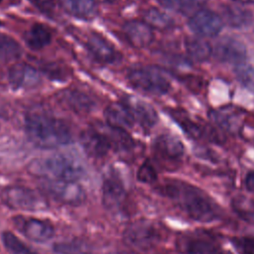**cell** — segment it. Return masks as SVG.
Here are the masks:
<instances>
[{"mask_svg": "<svg viewBox=\"0 0 254 254\" xmlns=\"http://www.w3.org/2000/svg\"><path fill=\"white\" fill-rule=\"evenodd\" d=\"M186 254H226L224 250L206 238H192L185 246Z\"/></svg>", "mask_w": 254, "mask_h": 254, "instance_id": "cell-27", "label": "cell"}, {"mask_svg": "<svg viewBox=\"0 0 254 254\" xmlns=\"http://www.w3.org/2000/svg\"><path fill=\"white\" fill-rule=\"evenodd\" d=\"M13 222L20 232L35 242H46L54 235V226L43 219L17 216Z\"/></svg>", "mask_w": 254, "mask_h": 254, "instance_id": "cell-10", "label": "cell"}, {"mask_svg": "<svg viewBox=\"0 0 254 254\" xmlns=\"http://www.w3.org/2000/svg\"><path fill=\"white\" fill-rule=\"evenodd\" d=\"M235 75L240 84L250 92L254 93V65L240 64L235 68Z\"/></svg>", "mask_w": 254, "mask_h": 254, "instance_id": "cell-30", "label": "cell"}, {"mask_svg": "<svg viewBox=\"0 0 254 254\" xmlns=\"http://www.w3.org/2000/svg\"><path fill=\"white\" fill-rule=\"evenodd\" d=\"M1 197L8 206L15 209L42 211L49 206L47 199L41 193L22 186H12L4 189Z\"/></svg>", "mask_w": 254, "mask_h": 254, "instance_id": "cell-6", "label": "cell"}, {"mask_svg": "<svg viewBox=\"0 0 254 254\" xmlns=\"http://www.w3.org/2000/svg\"><path fill=\"white\" fill-rule=\"evenodd\" d=\"M209 118L222 130L236 133L242 127V114L238 108L221 107L209 112Z\"/></svg>", "mask_w": 254, "mask_h": 254, "instance_id": "cell-17", "label": "cell"}, {"mask_svg": "<svg viewBox=\"0 0 254 254\" xmlns=\"http://www.w3.org/2000/svg\"><path fill=\"white\" fill-rule=\"evenodd\" d=\"M43 190L56 200L65 204L77 205L85 198L84 190L75 182L46 180Z\"/></svg>", "mask_w": 254, "mask_h": 254, "instance_id": "cell-7", "label": "cell"}, {"mask_svg": "<svg viewBox=\"0 0 254 254\" xmlns=\"http://www.w3.org/2000/svg\"><path fill=\"white\" fill-rule=\"evenodd\" d=\"M61 8L72 17L89 21L98 14L96 0H58Z\"/></svg>", "mask_w": 254, "mask_h": 254, "instance_id": "cell-19", "label": "cell"}, {"mask_svg": "<svg viewBox=\"0 0 254 254\" xmlns=\"http://www.w3.org/2000/svg\"><path fill=\"white\" fill-rule=\"evenodd\" d=\"M127 79L136 89L155 95L166 94L171 88V82L165 73L153 66L131 68L127 73Z\"/></svg>", "mask_w": 254, "mask_h": 254, "instance_id": "cell-5", "label": "cell"}, {"mask_svg": "<svg viewBox=\"0 0 254 254\" xmlns=\"http://www.w3.org/2000/svg\"><path fill=\"white\" fill-rule=\"evenodd\" d=\"M171 115L178 122V124L182 127V129L191 138L199 139L201 137L206 136L207 133L208 134L211 133L210 131H212V130H210V128H208L204 125H201L195 121H192L187 115L183 114L180 111L172 110Z\"/></svg>", "mask_w": 254, "mask_h": 254, "instance_id": "cell-25", "label": "cell"}, {"mask_svg": "<svg viewBox=\"0 0 254 254\" xmlns=\"http://www.w3.org/2000/svg\"><path fill=\"white\" fill-rule=\"evenodd\" d=\"M55 250L60 254H89L83 245L75 242L58 243L55 245Z\"/></svg>", "mask_w": 254, "mask_h": 254, "instance_id": "cell-32", "label": "cell"}, {"mask_svg": "<svg viewBox=\"0 0 254 254\" xmlns=\"http://www.w3.org/2000/svg\"><path fill=\"white\" fill-rule=\"evenodd\" d=\"M155 157L163 163L176 162L184 155V145L171 134H162L156 138L153 146Z\"/></svg>", "mask_w": 254, "mask_h": 254, "instance_id": "cell-13", "label": "cell"}, {"mask_svg": "<svg viewBox=\"0 0 254 254\" xmlns=\"http://www.w3.org/2000/svg\"><path fill=\"white\" fill-rule=\"evenodd\" d=\"M158 2L162 7L168 10L191 16L202 9L207 0H158Z\"/></svg>", "mask_w": 254, "mask_h": 254, "instance_id": "cell-26", "label": "cell"}, {"mask_svg": "<svg viewBox=\"0 0 254 254\" xmlns=\"http://www.w3.org/2000/svg\"><path fill=\"white\" fill-rule=\"evenodd\" d=\"M236 249L241 254H254V237L241 236L232 239Z\"/></svg>", "mask_w": 254, "mask_h": 254, "instance_id": "cell-34", "label": "cell"}, {"mask_svg": "<svg viewBox=\"0 0 254 254\" xmlns=\"http://www.w3.org/2000/svg\"><path fill=\"white\" fill-rule=\"evenodd\" d=\"M34 7L47 16H52L56 9L55 0H29Z\"/></svg>", "mask_w": 254, "mask_h": 254, "instance_id": "cell-35", "label": "cell"}, {"mask_svg": "<svg viewBox=\"0 0 254 254\" xmlns=\"http://www.w3.org/2000/svg\"><path fill=\"white\" fill-rule=\"evenodd\" d=\"M22 55L19 43L12 37L0 33V62H11Z\"/></svg>", "mask_w": 254, "mask_h": 254, "instance_id": "cell-29", "label": "cell"}, {"mask_svg": "<svg viewBox=\"0 0 254 254\" xmlns=\"http://www.w3.org/2000/svg\"><path fill=\"white\" fill-rule=\"evenodd\" d=\"M144 21L151 27L159 30H168L174 26V20L167 13L157 8H149L144 14Z\"/></svg>", "mask_w": 254, "mask_h": 254, "instance_id": "cell-28", "label": "cell"}, {"mask_svg": "<svg viewBox=\"0 0 254 254\" xmlns=\"http://www.w3.org/2000/svg\"><path fill=\"white\" fill-rule=\"evenodd\" d=\"M104 116L109 125L124 130L136 124L131 110L123 100L110 103L104 110Z\"/></svg>", "mask_w": 254, "mask_h": 254, "instance_id": "cell-18", "label": "cell"}, {"mask_svg": "<svg viewBox=\"0 0 254 254\" xmlns=\"http://www.w3.org/2000/svg\"><path fill=\"white\" fill-rule=\"evenodd\" d=\"M222 21L234 29L247 27L253 21V15L250 10L235 4H226L221 6Z\"/></svg>", "mask_w": 254, "mask_h": 254, "instance_id": "cell-20", "label": "cell"}, {"mask_svg": "<svg viewBox=\"0 0 254 254\" xmlns=\"http://www.w3.org/2000/svg\"><path fill=\"white\" fill-rule=\"evenodd\" d=\"M137 178L142 183L151 184L157 180V173L155 168L149 162H145L139 168L137 173Z\"/></svg>", "mask_w": 254, "mask_h": 254, "instance_id": "cell-33", "label": "cell"}, {"mask_svg": "<svg viewBox=\"0 0 254 254\" xmlns=\"http://www.w3.org/2000/svg\"><path fill=\"white\" fill-rule=\"evenodd\" d=\"M164 192L193 220L210 222L221 214L219 206L210 196L188 183L170 181L164 186Z\"/></svg>", "mask_w": 254, "mask_h": 254, "instance_id": "cell-1", "label": "cell"}, {"mask_svg": "<svg viewBox=\"0 0 254 254\" xmlns=\"http://www.w3.org/2000/svg\"><path fill=\"white\" fill-rule=\"evenodd\" d=\"M159 238V230L149 222H136L130 225L124 233V240L127 244L141 249L152 246Z\"/></svg>", "mask_w": 254, "mask_h": 254, "instance_id": "cell-11", "label": "cell"}, {"mask_svg": "<svg viewBox=\"0 0 254 254\" xmlns=\"http://www.w3.org/2000/svg\"><path fill=\"white\" fill-rule=\"evenodd\" d=\"M118 0H96V2H100V3H104V4H113Z\"/></svg>", "mask_w": 254, "mask_h": 254, "instance_id": "cell-38", "label": "cell"}, {"mask_svg": "<svg viewBox=\"0 0 254 254\" xmlns=\"http://www.w3.org/2000/svg\"><path fill=\"white\" fill-rule=\"evenodd\" d=\"M0 25H1V23H0Z\"/></svg>", "mask_w": 254, "mask_h": 254, "instance_id": "cell-40", "label": "cell"}, {"mask_svg": "<svg viewBox=\"0 0 254 254\" xmlns=\"http://www.w3.org/2000/svg\"><path fill=\"white\" fill-rule=\"evenodd\" d=\"M253 206H254V205H253Z\"/></svg>", "mask_w": 254, "mask_h": 254, "instance_id": "cell-41", "label": "cell"}, {"mask_svg": "<svg viewBox=\"0 0 254 254\" xmlns=\"http://www.w3.org/2000/svg\"><path fill=\"white\" fill-rule=\"evenodd\" d=\"M233 1L240 4H254V0H233Z\"/></svg>", "mask_w": 254, "mask_h": 254, "instance_id": "cell-37", "label": "cell"}, {"mask_svg": "<svg viewBox=\"0 0 254 254\" xmlns=\"http://www.w3.org/2000/svg\"><path fill=\"white\" fill-rule=\"evenodd\" d=\"M122 100L131 110L136 124H139L142 128L150 129L157 123V112L149 103L138 99L135 96H126Z\"/></svg>", "mask_w": 254, "mask_h": 254, "instance_id": "cell-16", "label": "cell"}, {"mask_svg": "<svg viewBox=\"0 0 254 254\" xmlns=\"http://www.w3.org/2000/svg\"><path fill=\"white\" fill-rule=\"evenodd\" d=\"M124 197V188L116 176H109L105 179L102 187V198L106 207L117 206Z\"/></svg>", "mask_w": 254, "mask_h": 254, "instance_id": "cell-23", "label": "cell"}, {"mask_svg": "<svg viewBox=\"0 0 254 254\" xmlns=\"http://www.w3.org/2000/svg\"><path fill=\"white\" fill-rule=\"evenodd\" d=\"M85 48L95 61L102 64H114L121 58L116 49L97 33H92L87 37Z\"/></svg>", "mask_w": 254, "mask_h": 254, "instance_id": "cell-12", "label": "cell"}, {"mask_svg": "<svg viewBox=\"0 0 254 254\" xmlns=\"http://www.w3.org/2000/svg\"><path fill=\"white\" fill-rule=\"evenodd\" d=\"M212 54L219 62L240 64L247 57V49L241 41L225 36L216 41Z\"/></svg>", "mask_w": 254, "mask_h": 254, "instance_id": "cell-9", "label": "cell"}, {"mask_svg": "<svg viewBox=\"0 0 254 254\" xmlns=\"http://www.w3.org/2000/svg\"><path fill=\"white\" fill-rule=\"evenodd\" d=\"M25 129L28 139L38 148L54 149L71 142L67 123L45 111H34L26 116Z\"/></svg>", "mask_w": 254, "mask_h": 254, "instance_id": "cell-2", "label": "cell"}, {"mask_svg": "<svg viewBox=\"0 0 254 254\" xmlns=\"http://www.w3.org/2000/svg\"><path fill=\"white\" fill-rule=\"evenodd\" d=\"M60 99L68 109L77 113L89 112L95 106L94 101L89 95L77 89L64 90L61 93Z\"/></svg>", "mask_w": 254, "mask_h": 254, "instance_id": "cell-21", "label": "cell"}, {"mask_svg": "<svg viewBox=\"0 0 254 254\" xmlns=\"http://www.w3.org/2000/svg\"><path fill=\"white\" fill-rule=\"evenodd\" d=\"M23 37L25 43L30 49L38 51L50 45L53 39V34L49 26L41 23H36L25 32Z\"/></svg>", "mask_w": 254, "mask_h": 254, "instance_id": "cell-22", "label": "cell"}, {"mask_svg": "<svg viewBox=\"0 0 254 254\" xmlns=\"http://www.w3.org/2000/svg\"><path fill=\"white\" fill-rule=\"evenodd\" d=\"M81 144L89 156L101 158L109 151H125L133 147V140L126 130L108 123H95L80 136Z\"/></svg>", "mask_w": 254, "mask_h": 254, "instance_id": "cell-3", "label": "cell"}, {"mask_svg": "<svg viewBox=\"0 0 254 254\" xmlns=\"http://www.w3.org/2000/svg\"><path fill=\"white\" fill-rule=\"evenodd\" d=\"M8 78L14 88H34L41 82L40 72L27 64H16L10 69Z\"/></svg>", "mask_w": 254, "mask_h": 254, "instance_id": "cell-15", "label": "cell"}, {"mask_svg": "<svg viewBox=\"0 0 254 254\" xmlns=\"http://www.w3.org/2000/svg\"><path fill=\"white\" fill-rule=\"evenodd\" d=\"M185 48L189 57L195 62H205L212 55L211 46L201 38L188 37L185 39Z\"/></svg>", "mask_w": 254, "mask_h": 254, "instance_id": "cell-24", "label": "cell"}, {"mask_svg": "<svg viewBox=\"0 0 254 254\" xmlns=\"http://www.w3.org/2000/svg\"><path fill=\"white\" fill-rule=\"evenodd\" d=\"M2 238H3V243L5 247L9 250L11 254H28L31 251L12 232H9V231L4 232L2 235Z\"/></svg>", "mask_w": 254, "mask_h": 254, "instance_id": "cell-31", "label": "cell"}, {"mask_svg": "<svg viewBox=\"0 0 254 254\" xmlns=\"http://www.w3.org/2000/svg\"><path fill=\"white\" fill-rule=\"evenodd\" d=\"M188 25L194 34L200 37H214L222 30L223 21L217 13L200 9L190 16Z\"/></svg>", "mask_w": 254, "mask_h": 254, "instance_id": "cell-8", "label": "cell"}, {"mask_svg": "<svg viewBox=\"0 0 254 254\" xmlns=\"http://www.w3.org/2000/svg\"><path fill=\"white\" fill-rule=\"evenodd\" d=\"M122 31L129 44L137 49L148 47L154 40L153 30L145 21H127L124 23Z\"/></svg>", "mask_w": 254, "mask_h": 254, "instance_id": "cell-14", "label": "cell"}, {"mask_svg": "<svg viewBox=\"0 0 254 254\" xmlns=\"http://www.w3.org/2000/svg\"><path fill=\"white\" fill-rule=\"evenodd\" d=\"M245 187L249 191H254V171L249 172L246 175Z\"/></svg>", "mask_w": 254, "mask_h": 254, "instance_id": "cell-36", "label": "cell"}, {"mask_svg": "<svg viewBox=\"0 0 254 254\" xmlns=\"http://www.w3.org/2000/svg\"><path fill=\"white\" fill-rule=\"evenodd\" d=\"M0 2H2V0H0Z\"/></svg>", "mask_w": 254, "mask_h": 254, "instance_id": "cell-39", "label": "cell"}, {"mask_svg": "<svg viewBox=\"0 0 254 254\" xmlns=\"http://www.w3.org/2000/svg\"><path fill=\"white\" fill-rule=\"evenodd\" d=\"M28 170L48 181L76 182L84 174L83 166L77 159L63 154L36 159L30 163Z\"/></svg>", "mask_w": 254, "mask_h": 254, "instance_id": "cell-4", "label": "cell"}]
</instances>
